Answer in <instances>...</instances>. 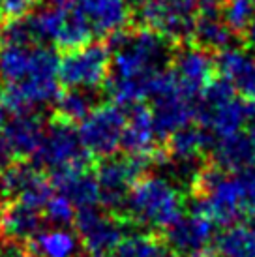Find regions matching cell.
<instances>
[{"label": "cell", "mask_w": 255, "mask_h": 257, "mask_svg": "<svg viewBox=\"0 0 255 257\" xmlns=\"http://www.w3.org/2000/svg\"><path fill=\"white\" fill-rule=\"evenodd\" d=\"M111 72L107 92L118 105H135L149 98L150 83L165 70L171 58L169 43L150 29H124L109 40Z\"/></svg>", "instance_id": "1"}, {"label": "cell", "mask_w": 255, "mask_h": 257, "mask_svg": "<svg viewBox=\"0 0 255 257\" xmlns=\"http://www.w3.org/2000/svg\"><path fill=\"white\" fill-rule=\"evenodd\" d=\"M251 169L223 171L220 167H206L193 177L195 203L193 210L210 218L214 223L231 225L244 214Z\"/></svg>", "instance_id": "2"}, {"label": "cell", "mask_w": 255, "mask_h": 257, "mask_svg": "<svg viewBox=\"0 0 255 257\" xmlns=\"http://www.w3.org/2000/svg\"><path fill=\"white\" fill-rule=\"evenodd\" d=\"M184 212V197L169 179L149 175L137 180L128 192L120 216L128 223L167 229Z\"/></svg>", "instance_id": "3"}, {"label": "cell", "mask_w": 255, "mask_h": 257, "mask_svg": "<svg viewBox=\"0 0 255 257\" xmlns=\"http://www.w3.org/2000/svg\"><path fill=\"white\" fill-rule=\"evenodd\" d=\"M255 113V103L236 94L231 83L225 79L212 81L201 96L199 120L212 139L233 136L242 132Z\"/></svg>", "instance_id": "4"}, {"label": "cell", "mask_w": 255, "mask_h": 257, "mask_svg": "<svg viewBox=\"0 0 255 257\" xmlns=\"http://www.w3.org/2000/svg\"><path fill=\"white\" fill-rule=\"evenodd\" d=\"M111 72V49L103 42H88L83 47L62 53L58 58V81L64 88L98 92Z\"/></svg>", "instance_id": "5"}, {"label": "cell", "mask_w": 255, "mask_h": 257, "mask_svg": "<svg viewBox=\"0 0 255 257\" xmlns=\"http://www.w3.org/2000/svg\"><path fill=\"white\" fill-rule=\"evenodd\" d=\"M34 162L40 169L47 167L53 173L75 165H92L94 158L81 143L75 124L53 116L45 126V134L36 150Z\"/></svg>", "instance_id": "6"}, {"label": "cell", "mask_w": 255, "mask_h": 257, "mask_svg": "<svg viewBox=\"0 0 255 257\" xmlns=\"http://www.w3.org/2000/svg\"><path fill=\"white\" fill-rule=\"evenodd\" d=\"M152 158L147 156H109L101 158L96 167V180L99 186V205L111 212L120 214L124 201L132 186L141 179Z\"/></svg>", "instance_id": "7"}, {"label": "cell", "mask_w": 255, "mask_h": 257, "mask_svg": "<svg viewBox=\"0 0 255 257\" xmlns=\"http://www.w3.org/2000/svg\"><path fill=\"white\" fill-rule=\"evenodd\" d=\"M137 15L145 29L167 42H186L197 21V0H145Z\"/></svg>", "instance_id": "8"}, {"label": "cell", "mask_w": 255, "mask_h": 257, "mask_svg": "<svg viewBox=\"0 0 255 257\" xmlns=\"http://www.w3.org/2000/svg\"><path fill=\"white\" fill-rule=\"evenodd\" d=\"M57 77L58 55L47 45L4 43L0 47V85Z\"/></svg>", "instance_id": "9"}, {"label": "cell", "mask_w": 255, "mask_h": 257, "mask_svg": "<svg viewBox=\"0 0 255 257\" xmlns=\"http://www.w3.org/2000/svg\"><path fill=\"white\" fill-rule=\"evenodd\" d=\"M126 111L118 103H99L81 120L79 137L92 158H109L120 149Z\"/></svg>", "instance_id": "10"}, {"label": "cell", "mask_w": 255, "mask_h": 257, "mask_svg": "<svg viewBox=\"0 0 255 257\" xmlns=\"http://www.w3.org/2000/svg\"><path fill=\"white\" fill-rule=\"evenodd\" d=\"M128 221L116 212L99 210L98 207H83L75 212V233L85 253L103 255L118 248L126 236Z\"/></svg>", "instance_id": "11"}, {"label": "cell", "mask_w": 255, "mask_h": 257, "mask_svg": "<svg viewBox=\"0 0 255 257\" xmlns=\"http://www.w3.org/2000/svg\"><path fill=\"white\" fill-rule=\"evenodd\" d=\"M214 68L216 62L210 58L208 51L201 49L197 45H188L173 57L171 70L180 88L193 100H201L206 86L214 81Z\"/></svg>", "instance_id": "12"}, {"label": "cell", "mask_w": 255, "mask_h": 257, "mask_svg": "<svg viewBox=\"0 0 255 257\" xmlns=\"http://www.w3.org/2000/svg\"><path fill=\"white\" fill-rule=\"evenodd\" d=\"M45 120L40 113H8L6 122L0 126V136L6 141L14 160L34 156L45 134Z\"/></svg>", "instance_id": "13"}, {"label": "cell", "mask_w": 255, "mask_h": 257, "mask_svg": "<svg viewBox=\"0 0 255 257\" xmlns=\"http://www.w3.org/2000/svg\"><path fill=\"white\" fill-rule=\"evenodd\" d=\"M45 223L42 208L27 205L23 201H6L0 205V235L8 244H27L40 235Z\"/></svg>", "instance_id": "14"}, {"label": "cell", "mask_w": 255, "mask_h": 257, "mask_svg": "<svg viewBox=\"0 0 255 257\" xmlns=\"http://www.w3.org/2000/svg\"><path fill=\"white\" fill-rule=\"evenodd\" d=\"M51 184L58 193L75 205L83 207H98L99 205V186L92 165H75L51 173Z\"/></svg>", "instance_id": "15"}, {"label": "cell", "mask_w": 255, "mask_h": 257, "mask_svg": "<svg viewBox=\"0 0 255 257\" xmlns=\"http://www.w3.org/2000/svg\"><path fill=\"white\" fill-rule=\"evenodd\" d=\"M214 236V221L191 210V214L180 216L171 227L165 229V242L177 253H191L205 250Z\"/></svg>", "instance_id": "16"}, {"label": "cell", "mask_w": 255, "mask_h": 257, "mask_svg": "<svg viewBox=\"0 0 255 257\" xmlns=\"http://www.w3.org/2000/svg\"><path fill=\"white\" fill-rule=\"evenodd\" d=\"M158 132L154 126L152 111L147 105L135 103L126 113V126L122 134V149L132 156L154 158L156 154ZM154 164V162H152Z\"/></svg>", "instance_id": "17"}, {"label": "cell", "mask_w": 255, "mask_h": 257, "mask_svg": "<svg viewBox=\"0 0 255 257\" xmlns=\"http://www.w3.org/2000/svg\"><path fill=\"white\" fill-rule=\"evenodd\" d=\"M75 6L85 15L94 36H113L120 32L132 15L130 0H77Z\"/></svg>", "instance_id": "18"}, {"label": "cell", "mask_w": 255, "mask_h": 257, "mask_svg": "<svg viewBox=\"0 0 255 257\" xmlns=\"http://www.w3.org/2000/svg\"><path fill=\"white\" fill-rule=\"evenodd\" d=\"M212 158L223 171H244L255 167V147L246 132L212 139Z\"/></svg>", "instance_id": "19"}, {"label": "cell", "mask_w": 255, "mask_h": 257, "mask_svg": "<svg viewBox=\"0 0 255 257\" xmlns=\"http://www.w3.org/2000/svg\"><path fill=\"white\" fill-rule=\"evenodd\" d=\"M27 248L34 257H83L85 250L77 233L68 227H53L36 235Z\"/></svg>", "instance_id": "20"}, {"label": "cell", "mask_w": 255, "mask_h": 257, "mask_svg": "<svg viewBox=\"0 0 255 257\" xmlns=\"http://www.w3.org/2000/svg\"><path fill=\"white\" fill-rule=\"evenodd\" d=\"M208 147H210V136L205 130L186 126L169 136V145L165 152H167V160L182 167H191Z\"/></svg>", "instance_id": "21"}, {"label": "cell", "mask_w": 255, "mask_h": 257, "mask_svg": "<svg viewBox=\"0 0 255 257\" xmlns=\"http://www.w3.org/2000/svg\"><path fill=\"white\" fill-rule=\"evenodd\" d=\"M92 36L94 32L90 29V25H88V21L85 19V15L81 14L79 8L73 4V6L64 8L62 23H60V29H58L53 45L60 53H66V51L83 47L85 43L92 40Z\"/></svg>", "instance_id": "22"}, {"label": "cell", "mask_w": 255, "mask_h": 257, "mask_svg": "<svg viewBox=\"0 0 255 257\" xmlns=\"http://www.w3.org/2000/svg\"><path fill=\"white\" fill-rule=\"evenodd\" d=\"M216 257H255V227L231 223L216 238Z\"/></svg>", "instance_id": "23"}, {"label": "cell", "mask_w": 255, "mask_h": 257, "mask_svg": "<svg viewBox=\"0 0 255 257\" xmlns=\"http://www.w3.org/2000/svg\"><path fill=\"white\" fill-rule=\"evenodd\" d=\"M233 32L229 30L223 19L220 15L216 17H203V15H197V21H195V27H193V34H191V40L195 42L197 47L205 51H223L227 47H231V42H233Z\"/></svg>", "instance_id": "24"}, {"label": "cell", "mask_w": 255, "mask_h": 257, "mask_svg": "<svg viewBox=\"0 0 255 257\" xmlns=\"http://www.w3.org/2000/svg\"><path fill=\"white\" fill-rule=\"evenodd\" d=\"M94 94L96 92L81 90V88H64L58 94L57 101L53 103V109H55L53 116L71 122V124H77L96 107Z\"/></svg>", "instance_id": "25"}, {"label": "cell", "mask_w": 255, "mask_h": 257, "mask_svg": "<svg viewBox=\"0 0 255 257\" xmlns=\"http://www.w3.org/2000/svg\"><path fill=\"white\" fill-rule=\"evenodd\" d=\"M221 19L233 34H244L255 19V0H221Z\"/></svg>", "instance_id": "26"}, {"label": "cell", "mask_w": 255, "mask_h": 257, "mask_svg": "<svg viewBox=\"0 0 255 257\" xmlns=\"http://www.w3.org/2000/svg\"><path fill=\"white\" fill-rule=\"evenodd\" d=\"M162 246L150 233H130L116 248L118 257H158Z\"/></svg>", "instance_id": "27"}, {"label": "cell", "mask_w": 255, "mask_h": 257, "mask_svg": "<svg viewBox=\"0 0 255 257\" xmlns=\"http://www.w3.org/2000/svg\"><path fill=\"white\" fill-rule=\"evenodd\" d=\"M75 205L68 197H64L62 193H53L47 205L43 207L45 221L53 223L55 227H70L75 220Z\"/></svg>", "instance_id": "28"}, {"label": "cell", "mask_w": 255, "mask_h": 257, "mask_svg": "<svg viewBox=\"0 0 255 257\" xmlns=\"http://www.w3.org/2000/svg\"><path fill=\"white\" fill-rule=\"evenodd\" d=\"M40 4H42V0H2L0 2V17L4 23L23 19L32 14Z\"/></svg>", "instance_id": "29"}, {"label": "cell", "mask_w": 255, "mask_h": 257, "mask_svg": "<svg viewBox=\"0 0 255 257\" xmlns=\"http://www.w3.org/2000/svg\"><path fill=\"white\" fill-rule=\"evenodd\" d=\"M236 90H238L246 100L255 103V64H253V68H251V72L248 73V77L242 81V85L238 86Z\"/></svg>", "instance_id": "30"}, {"label": "cell", "mask_w": 255, "mask_h": 257, "mask_svg": "<svg viewBox=\"0 0 255 257\" xmlns=\"http://www.w3.org/2000/svg\"><path fill=\"white\" fill-rule=\"evenodd\" d=\"M244 214L255 220V169H251V177H249L248 197H246V208H244Z\"/></svg>", "instance_id": "31"}, {"label": "cell", "mask_w": 255, "mask_h": 257, "mask_svg": "<svg viewBox=\"0 0 255 257\" xmlns=\"http://www.w3.org/2000/svg\"><path fill=\"white\" fill-rule=\"evenodd\" d=\"M0 257H34L27 246L21 244H8L4 250H0Z\"/></svg>", "instance_id": "32"}, {"label": "cell", "mask_w": 255, "mask_h": 257, "mask_svg": "<svg viewBox=\"0 0 255 257\" xmlns=\"http://www.w3.org/2000/svg\"><path fill=\"white\" fill-rule=\"evenodd\" d=\"M244 34H246V42H248V45L251 47V49H255V19L251 21V25H249L248 30H246Z\"/></svg>", "instance_id": "33"}, {"label": "cell", "mask_w": 255, "mask_h": 257, "mask_svg": "<svg viewBox=\"0 0 255 257\" xmlns=\"http://www.w3.org/2000/svg\"><path fill=\"white\" fill-rule=\"evenodd\" d=\"M246 134L249 136V139H251V143H253V147H255V113H253V116L249 118L248 124H246Z\"/></svg>", "instance_id": "34"}, {"label": "cell", "mask_w": 255, "mask_h": 257, "mask_svg": "<svg viewBox=\"0 0 255 257\" xmlns=\"http://www.w3.org/2000/svg\"><path fill=\"white\" fill-rule=\"evenodd\" d=\"M186 257H216V253H212L210 250H197V251H191V253H188Z\"/></svg>", "instance_id": "35"}, {"label": "cell", "mask_w": 255, "mask_h": 257, "mask_svg": "<svg viewBox=\"0 0 255 257\" xmlns=\"http://www.w3.org/2000/svg\"><path fill=\"white\" fill-rule=\"evenodd\" d=\"M2 42H4V27H2V17H0V47H2Z\"/></svg>", "instance_id": "36"}, {"label": "cell", "mask_w": 255, "mask_h": 257, "mask_svg": "<svg viewBox=\"0 0 255 257\" xmlns=\"http://www.w3.org/2000/svg\"><path fill=\"white\" fill-rule=\"evenodd\" d=\"M92 257H118V255H109V253H103V255H92Z\"/></svg>", "instance_id": "37"}, {"label": "cell", "mask_w": 255, "mask_h": 257, "mask_svg": "<svg viewBox=\"0 0 255 257\" xmlns=\"http://www.w3.org/2000/svg\"><path fill=\"white\" fill-rule=\"evenodd\" d=\"M158 257H171V255H169V253H165V251H162V253H160Z\"/></svg>", "instance_id": "38"}, {"label": "cell", "mask_w": 255, "mask_h": 257, "mask_svg": "<svg viewBox=\"0 0 255 257\" xmlns=\"http://www.w3.org/2000/svg\"><path fill=\"white\" fill-rule=\"evenodd\" d=\"M139 2H145V0H139Z\"/></svg>", "instance_id": "39"}, {"label": "cell", "mask_w": 255, "mask_h": 257, "mask_svg": "<svg viewBox=\"0 0 255 257\" xmlns=\"http://www.w3.org/2000/svg\"><path fill=\"white\" fill-rule=\"evenodd\" d=\"M0 240H2V235H0Z\"/></svg>", "instance_id": "40"}, {"label": "cell", "mask_w": 255, "mask_h": 257, "mask_svg": "<svg viewBox=\"0 0 255 257\" xmlns=\"http://www.w3.org/2000/svg\"><path fill=\"white\" fill-rule=\"evenodd\" d=\"M0 2H2V0H0Z\"/></svg>", "instance_id": "41"}]
</instances>
